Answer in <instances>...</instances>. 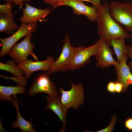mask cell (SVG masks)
I'll return each instance as SVG.
<instances>
[{
    "label": "cell",
    "mask_w": 132,
    "mask_h": 132,
    "mask_svg": "<svg viewBox=\"0 0 132 132\" xmlns=\"http://www.w3.org/2000/svg\"><path fill=\"white\" fill-rule=\"evenodd\" d=\"M92 3L93 7L96 10L100 5V0H90Z\"/></svg>",
    "instance_id": "obj_29"
},
{
    "label": "cell",
    "mask_w": 132,
    "mask_h": 132,
    "mask_svg": "<svg viewBox=\"0 0 132 132\" xmlns=\"http://www.w3.org/2000/svg\"><path fill=\"white\" fill-rule=\"evenodd\" d=\"M19 27L15 22L13 18L1 13L0 15V32H4L8 34Z\"/></svg>",
    "instance_id": "obj_18"
},
{
    "label": "cell",
    "mask_w": 132,
    "mask_h": 132,
    "mask_svg": "<svg viewBox=\"0 0 132 132\" xmlns=\"http://www.w3.org/2000/svg\"><path fill=\"white\" fill-rule=\"evenodd\" d=\"M54 61L53 57L49 55L46 59L43 61H34L27 59L17 65L23 71L26 78L28 79L35 71L39 70L48 71L51 65Z\"/></svg>",
    "instance_id": "obj_9"
},
{
    "label": "cell",
    "mask_w": 132,
    "mask_h": 132,
    "mask_svg": "<svg viewBox=\"0 0 132 132\" xmlns=\"http://www.w3.org/2000/svg\"><path fill=\"white\" fill-rule=\"evenodd\" d=\"M124 125L129 131L132 130V118H129L125 121Z\"/></svg>",
    "instance_id": "obj_26"
},
{
    "label": "cell",
    "mask_w": 132,
    "mask_h": 132,
    "mask_svg": "<svg viewBox=\"0 0 132 132\" xmlns=\"http://www.w3.org/2000/svg\"><path fill=\"white\" fill-rule=\"evenodd\" d=\"M12 104L15 108L17 113V119L16 121L12 123L13 128H18L21 130V132H36L33 129L34 126L31 123V121H28L24 119L21 116L19 111V104L18 100L16 98L12 101Z\"/></svg>",
    "instance_id": "obj_17"
},
{
    "label": "cell",
    "mask_w": 132,
    "mask_h": 132,
    "mask_svg": "<svg viewBox=\"0 0 132 132\" xmlns=\"http://www.w3.org/2000/svg\"><path fill=\"white\" fill-rule=\"evenodd\" d=\"M66 0H44L46 3L50 4L54 9L59 6L63 5Z\"/></svg>",
    "instance_id": "obj_23"
},
{
    "label": "cell",
    "mask_w": 132,
    "mask_h": 132,
    "mask_svg": "<svg viewBox=\"0 0 132 132\" xmlns=\"http://www.w3.org/2000/svg\"><path fill=\"white\" fill-rule=\"evenodd\" d=\"M96 10L99 14L97 21L100 38L106 43L112 38L130 39L131 35L128 31L111 16L107 2L101 4Z\"/></svg>",
    "instance_id": "obj_1"
},
{
    "label": "cell",
    "mask_w": 132,
    "mask_h": 132,
    "mask_svg": "<svg viewBox=\"0 0 132 132\" xmlns=\"http://www.w3.org/2000/svg\"><path fill=\"white\" fill-rule=\"evenodd\" d=\"M13 3L9 1L5 4L0 5V12L5 14L8 16L13 18L14 15L12 12V9Z\"/></svg>",
    "instance_id": "obj_20"
},
{
    "label": "cell",
    "mask_w": 132,
    "mask_h": 132,
    "mask_svg": "<svg viewBox=\"0 0 132 132\" xmlns=\"http://www.w3.org/2000/svg\"><path fill=\"white\" fill-rule=\"evenodd\" d=\"M115 91L118 93H121L122 92L123 86L120 83L115 82Z\"/></svg>",
    "instance_id": "obj_28"
},
{
    "label": "cell",
    "mask_w": 132,
    "mask_h": 132,
    "mask_svg": "<svg viewBox=\"0 0 132 132\" xmlns=\"http://www.w3.org/2000/svg\"><path fill=\"white\" fill-rule=\"evenodd\" d=\"M24 8H22V16L19 19L22 22L27 24L42 21L50 13L48 8L42 9L34 7L25 2Z\"/></svg>",
    "instance_id": "obj_12"
},
{
    "label": "cell",
    "mask_w": 132,
    "mask_h": 132,
    "mask_svg": "<svg viewBox=\"0 0 132 132\" xmlns=\"http://www.w3.org/2000/svg\"><path fill=\"white\" fill-rule=\"evenodd\" d=\"M15 63L13 60H8L5 63L0 62V69L7 71L16 77L23 76V72Z\"/></svg>",
    "instance_id": "obj_19"
},
{
    "label": "cell",
    "mask_w": 132,
    "mask_h": 132,
    "mask_svg": "<svg viewBox=\"0 0 132 132\" xmlns=\"http://www.w3.org/2000/svg\"><path fill=\"white\" fill-rule=\"evenodd\" d=\"M110 14L117 22L132 32V4L129 3L112 2L109 5Z\"/></svg>",
    "instance_id": "obj_3"
},
{
    "label": "cell",
    "mask_w": 132,
    "mask_h": 132,
    "mask_svg": "<svg viewBox=\"0 0 132 132\" xmlns=\"http://www.w3.org/2000/svg\"><path fill=\"white\" fill-rule=\"evenodd\" d=\"M78 0L82 1H86V2H88L91 3H92V2L90 0Z\"/></svg>",
    "instance_id": "obj_30"
},
{
    "label": "cell",
    "mask_w": 132,
    "mask_h": 132,
    "mask_svg": "<svg viewBox=\"0 0 132 132\" xmlns=\"http://www.w3.org/2000/svg\"><path fill=\"white\" fill-rule=\"evenodd\" d=\"M32 37V34L27 35L21 42L15 44L9 51V55L17 65L27 59L28 56L32 53L35 44L31 42Z\"/></svg>",
    "instance_id": "obj_8"
},
{
    "label": "cell",
    "mask_w": 132,
    "mask_h": 132,
    "mask_svg": "<svg viewBox=\"0 0 132 132\" xmlns=\"http://www.w3.org/2000/svg\"><path fill=\"white\" fill-rule=\"evenodd\" d=\"M63 5H66L71 7L75 14L83 15L87 17L91 21H97L99 14L97 10L93 7L86 5L83 1L78 0H66Z\"/></svg>",
    "instance_id": "obj_11"
},
{
    "label": "cell",
    "mask_w": 132,
    "mask_h": 132,
    "mask_svg": "<svg viewBox=\"0 0 132 132\" xmlns=\"http://www.w3.org/2000/svg\"><path fill=\"white\" fill-rule=\"evenodd\" d=\"M76 47L72 46L67 34L64 39V44L61 53L59 57L50 65L48 72L51 74L62 71L66 72L71 64Z\"/></svg>",
    "instance_id": "obj_2"
},
{
    "label": "cell",
    "mask_w": 132,
    "mask_h": 132,
    "mask_svg": "<svg viewBox=\"0 0 132 132\" xmlns=\"http://www.w3.org/2000/svg\"><path fill=\"white\" fill-rule=\"evenodd\" d=\"M107 89L109 92L114 93L115 91V83L112 81L109 82L107 85Z\"/></svg>",
    "instance_id": "obj_25"
},
{
    "label": "cell",
    "mask_w": 132,
    "mask_h": 132,
    "mask_svg": "<svg viewBox=\"0 0 132 132\" xmlns=\"http://www.w3.org/2000/svg\"><path fill=\"white\" fill-rule=\"evenodd\" d=\"M25 91V87L22 85L15 86L0 85V99L2 101H12L16 98L17 94L24 93Z\"/></svg>",
    "instance_id": "obj_16"
},
{
    "label": "cell",
    "mask_w": 132,
    "mask_h": 132,
    "mask_svg": "<svg viewBox=\"0 0 132 132\" xmlns=\"http://www.w3.org/2000/svg\"><path fill=\"white\" fill-rule=\"evenodd\" d=\"M47 104L44 110H49L55 113L59 118L63 124L62 129L60 132H65V128L66 125V117L68 109L62 103L59 96L46 97Z\"/></svg>",
    "instance_id": "obj_13"
},
{
    "label": "cell",
    "mask_w": 132,
    "mask_h": 132,
    "mask_svg": "<svg viewBox=\"0 0 132 132\" xmlns=\"http://www.w3.org/2000/svg\"><path fill=\"white\" fill-rule=\"evenodd\" d=\"M50 74L48 71H44L36 76L28 91L29 96L41 92L46 93L50 97L59 96L56 86L50 80Z\"/></svg>",
    "instance_id": "obj_4"
},
{
    "label": "cell",
    "mask_w": 132,
    "mask_h": 132,
    "mask_svg": "<svg viewBox=\"0 0 132 132\" xmlns=\"http://www.w3.org/2000/svg\"><path fill=\"white\" fill-rule=\"evenodd\" d=\"M126 60L119 63L115 66L117 78L116 82L121 84L123 86L122 92L126 91L130 85H132V74L126 63Z\"/></svg>",
    "instance_id": "obj_14"
},
{
    "label": "cell",
    "mask_w": 132,
    "mask_h": 132,
    "mask_svg": "<svg viewBox=\"0 0 132 132\" xmlns=\"http://www.w3.org/2000/svg\"><path fill=\"white\" fill-rule=\"evenodd\" d=\"M70 81L72 87L69 90L65 91L62 88L59 89V92L62 94L61 101L68 109L70 108L77 109L83 103L84 100L83 85L81 84L74 85L70 80Z\"/></svg>",
    "instance_id": "obj_7"
},
{
    "label": "cell",
    "mask_w": 132,
    "mask_h": 132,
    "mask_svg": "<svg viewBox=\"0 0 132 132\" xmlns=\"http://www.w3.org/2000/svg\"><path fill=\"white\" fill-rule=\"evenodd\" d=\"M100 39V46L98 53L95 57L97 60L96 66L104 68H109L112 65L115 66L119 62L113 59L112 54L114 53L105 41L101 38Z\"/></svg>",
    "instance_id": "obj_10"
},
{
    "label": "cell",
    "mask_w": 132,
    "mask_h": 132,
    "mask_svg": "<svg viewBox=\"0 0 132 132\" xmlns=\"http://www.w3.org/2000/svg\"><path fill=\"white\" fill-rule=\"evenodd\" d=\"M37 26V22L28 24L22 22L18 30L11 36L0 38L2 47L0 57H3L8 54L12 47L21 38L34 33L36 30Z\"/></svg>",
    "instance_id": "obj_5"
},
{
    "label": "cell",
    "mask_w": 132,
    "mask_h": 132,
    "mask_svg": "<svg viewBox=\"0 0 132 132\" xmlns=\"http://www.w3.org/2000/svg\"><path fill=\"white\" fill-rule=\"evenodd\" d=\"M3 1L8 2L11 1L13 2L15 5L19 6L21 8L24 7L23 2L27 1L29 2L31 1L30 0H2Z\"/></svg>",
    "instance_id": "obj_24"
},
{
    "label": "cell",
    "mask_w": 132,
    "mask_h": 132,
    "mask_svg": "<svg viewBox=\"0 0 132 132\" xmlns=\"http://www.w3.org/2000/svg\"><path fill=\"white\" fill-rule=\"evenodd\" d=\"M0 77L6 79H11L16 81L18 85H21L23 86L26 85L27 84L26 79L25 77L23 76L14 77H8L0 75Z\"/></svg>",
    "instance_id": "obj_22"
},
{
    "label": "cell",
    "mask_w": 132,
    "mask_h": 132,
    "mask_svg": "<svg viewBox=\"0 0 132 132\" xmlns=\"http://www.w3.org/2000/svg\"><path fill=\"white\" fill-rule=\"evenodd\" d=\"M100 43L99 39L94 44L88 47L81 46L76 47L75 53L68 70L73 71L78 69L90 62V57L97 55Z\"/></svg>",
    "instance_id": "obj_6"
},
{
    "label": "cell",
    "mask_w": 132,
    "mask_h": 132,
    "mask_svg": "<svg viewBox=\"0 0 132 132\" xmlns=\"http://www.w3.org/2000/svg\"><path fill=\"white\" fill-rule=\"evenodd\" d=\"M117 121L116 115L112 116L111 118V122L109 125L105 128L96 132H111L114 127L115 124Z\"/></svg>",
    "instance_id": "obj_21"
},
{
    "label": "cell",
    "mask_w": 132,
    "mask_h": 132,
    "mask_svg": "<svg viewBox=\"0 0 132 132\" xmlns=\"http://www.w3.org/2000/svg\"><path fill=\"white\" fill-rule=\"evenodd\" d=\"M125 39L124 38H112L106 43L109 46L112 47L119 62L127 61L129 53L125 44Z\"/></svg>",
    "instance_id": "obj_15"
},
{
    "label": "cell",
    "mask_w": 132,
    "mask_h": 132,
    "mask_svg": "<svg viewBox=\"0 0 132 132\" xmlns=\"http://www.w3.org/2000/svg\"><path fill=\"white\" fill-rule=\"evenodd\" d=\"M131 37L132 38V32L131 33ZM131 46H132V44L131 45Z\"/></svg>",
    "instance_id": "obj_31"
},
{
    "label": "cell",
    "mask_w": 132,
    "mask_h": 132,
    "mask_svg": "<svg viewBox=\"0 0 132 132\" xmlns=\"http://www.w3.org/2000/svg\"><path fill=\"white\" fill-rule=\"evenodd\" d=\"M127 48L129 52L128 57L131 58V61H130L128 65L131 70L132 71V46H127Z\"/></svg>",
    "instance_id": "obj_27"
}]
</instances>
